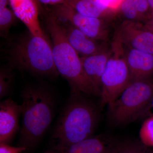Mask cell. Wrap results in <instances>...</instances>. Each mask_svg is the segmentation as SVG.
I'll return each instance as SVG.
<instances>
[{"instance_id":"cell-13","label":"cell","mask_w":153,"mask_h":153,"mask_svg":"<svg viewBox=\"0 0 153 153\" xmlns=\"http://www.w3.org/2000/svg\"><path fill=\"white\" fill-rule=\"evenodd\" d=\"M111 54L112 48L110 44L98 53L80 57L83 70L93 87L96 96H100L102 76Z\"/></svg>"},{"instance_id":"cell-21","label":"cell","mask_w":153,"mask_h":153,"mask_svg":"<svg viewBox=\"0 0 153 153\" xmlns=\"http://www.w3.org/2000/svg\"><path fill=\"white\" fill-rule=\"evenodd\" d=\"M27 151L24 147L11 146L9 144L0 143V153H22Z\"/></svg>"},{"instance_id":"cell-5","label":"cell","mask_w":153,"mask_h":153,"mask_svg":"<svg viewBox=\"0 0 153 153\" xmlns=\"http://www.w3.org/2000/svg\"><path fill=\"white\" fill-rule=\"evenodd\" d=\"M153 97V78L131 82L108 105V119L114 126L137 120Z\"/></svg>"},{"instance_id":"cell-19","label":"cell","mask_w":153,"mask_h":153,"mask_svg":"<svg viewBox=\"0 0 153 153\" xmlns=\"http://www.w3.org/2000/svg\"><path fill=\"white\" fill-rule=\"evenodd\" d=\"M141 142L146 147H153V115L145 119L139 132Z\"/></svg>"},{"instance_id":"cell-22","label":"cell","mask_w":153,"mask_h":153,"mask_svg":"<svg viewBox=\"0 0 153 153\" xmlns=\"http://www.w3.org/2000/svg\"><path fill=\"white\" fill-rule=\"evenodd\" d=\"M39 4L55 6L68 4V0H37Z\"/></svg>"},{"instance_id":"cell-12","label":"cell","mask_w":153,"mask_h":153,"mask_svg":"<svg viewBox=\"0 0 153 153\" xmlns=\"http://www.w3.org/2000/svg\"><path fill=\"white\" fill-rule=\"evenodd\" d=\"M17 19L22 21L34 36L47 39L39 20V5L37 0H9Z\"/></svg>"},{"instance_id":"cell-20","label":"cell","mask_w":153,"mask_h":153,"mask_svg":"<svg viewBox=\"0 0 153 153\" xmlns=\"http://www.w3.org/2000/svg\"><path fill=\"white\" fill-rule=\"evenodd\" d=\"M13 68L8 65L1 68L0 71V98L2 99L8 94L13 78Z\"/></svg>"},{"instance_id":"cell-1","label":"cell","mask_w":153,"mask_h":153,"mask_svg":"<svg viewBox=\"0 0 153 153\" xmlns=\"http://www.w3.org/2000/svg\"><path fill=\"white\" fill-rule=\"evenodd\" d=\"M87 95L71 92L52 136L57 152L94 135L101 108Z\"/></svg>"},{"instance_id":"cell-9","label":"cell","mask_w":153,"mask_h":153,"mask_svg":"<svg viewBox=\"0 0 153 153\" xmlns=\"http://www.w3.org/2000/svg\"><path fill=\"white\" fill-rule=\"evenodd\" d=\"M57 18L68 43L81 57L94 55L109 46L108 42L92 39L69 22Z\"/></svg>"},{"instance_id":"cell-23","label":"cell","mask_w":153,"mask_h":153,"mask_svg":"<svg viewBox=\"0 0 153 153\" xmlns=\"http://www.w3.org/2000/svg\"><path fill=\"white\" fill-rule=\"evenodd\" d=\"M152 115H153V97L143 111L140 114L137 120L145 119Z\"/></svg>"},{"instance_id":"cell-24","label":"cell","mask_w":153,"mask_h":153,"mask_svg":"<svg viewBox=\"0 0 153 153\" xmlns=\"http://www.w3.org/2000/svg\"><path fill=\"white\" fill-rule=\"evenodd\" d=\"M8 4H10L9 0H0V9L7 7Z\"/></svg>"},{"instance_id":"cell-4","label":"cell","mask_w":153,"mask_h":153,"mask_svg":"<svg viewBox=\"0 0 153 153\" xmlns=\"http://www.w3.org/2000/svg\"><path fill=\"white\" fill-rule=\"evenodd\" d=\"M45 22L52 39L53 60L58 74L67 80L71 92L95 95L83 70L81 58L68 43L57 17L50 13Z\"/></svg>"},{"instance_id":"cell-25","label":"cell","mask_w":153,"mask_h":153,"mask_svg":"<svg viewBox=\"0 0 153 153\" xmlns=\"http://www.w3.org/2000/svg\"><path fill=\"white\" fill-rule=\"evenodd\" d=\"M146 1L148 3H149L150 7L151 10H152V13L153 18V0H146Z\"/></svg>"},{"instance_id":"cell-18","label":"cell","mask_w":153,"mask_h":153,"mask_svg":"<svg viewBox=\"0 0 153 153\" xmlns=\"http://www.w3.org/2000/svg\"><path fill=\"white\" fill-rule=\"evenodd\" d=\"M109 153H148L142 143L131 141L115 142Z\"/></svg>"},{"instance_id":"cell-3","label":"cell","mask_w":153,"mask_h":153,"mask_svg":"<svg viewBox=\"0 0 153 153\" xmlns=\"http://www.w3.org/2000/svg\"><path fill=\"white\" fill-rule=\"evenodd\" d=\"M22 121L18 146L31 151L37 146L52 123L55 99L41 86H28L21 94Z\"/></svg>"},{"instance_id":"cell-8","label":"cell","mask_w":153,"mask_h":153,"mask_svg":"<svg viewBox=\"0 0 153 153\" xmlns=\"http://www.w3.org/2000/svg\"><path fill=\"white\" fill-rule=\"evenodd\" d=\"M113 41L153 55V31L146 24L122 21L115 29Z\"/></svg>"},{"instance_id":"cell-16","label":"cell","mask_w":153,"mask_h":153,"mask_svg":"<svg viewBox=\"0 0 153 153\" xmlns=\"http://www.w3.org/2000/svg\"><path fill=\"white\" fill-rule=\"evenodd\" d=\"M68 5L79 13L111 22L116 13L102 4L101 0H68Z\"/></svg>"},{"instance_id":"cell-15","label":"cell","mask_w":153,"mask_h":153,"mask_svg":"<svg viewBox=\"0 0 153 153\" xmlns=\"http://www.w3.org/2000/svg\"><path fill=\"white\" fill-rule=\"evenodd\" d=\"M115 142L105 134L93 135L56 153H109Z\"/></svg>"},{"instance_id":"cell-28","label":"cell","mask_w":153,"mask_h":153,"mask_svg":"<svg viewBox=\"0 0 153 153\" xmlns=\"http://www.w3.org/2000/svg\"><path fill=\"white\" fill-rule=\"evenodd\" d=\"M37 2H38V1H37Z\"/></svg>"},{"instance_id":"cell-17","label":"cell","mask_w":153,"mask_h":153,"mask_svg":"<svg viewBox=\"0 0 153 153\" xmlns=\"http://www.w3.org/2000/svg\"><path fill=\"white\" fill-rule=\"evenodd\" d=\"M17 18L12 10L5 7L0 9V34L7 39L10 37V28L16 23Z\"/></svg>"},{"instance_id":"cell-27","label":"cell","mask_w":153,"mask_h":153,"mask_svg":"<svg viewBox=\"0 0 153 153\" xmlns=\"http://www.w3.org/2000/svg\"><path fill=\"white\" fill-rule=\"evenodd\" d=\"M146 150L148 153H153V150L149 149L147 147H146Z\"/></svg>"},{"instance_id":"cell-26","label":"cell","mask_w":153,"mask_h":153,"mask_svg":"<svg viewBox=\"0 0 153 153\" xmlns=\"http://www.w3.org/2000/svg\"><path fill=\"white\" fill-rule=\"evenodd\" d=\"M146 25H147L148 27L153 31V18L150 22H149L148 24H146Z\"/></svg>"},{"instance_id":"cell-7","label":"cell","mask_w":153,"mask_h":153,"mask_svg":"<svg viewBox=\"0 0 153 153\" xmlns=\"http://www.w3.org/2000/svg\"><path fill=\"white\" fill-rule=\"evenodd\" d=\"M51 13L58 19L69 22L92 39L107 42L109 41L111 22L108 21L84 16L68 4L53 6Z\"/></svg>"},{"instance_id":"cell-2","label":"cell","mask_w":153,"mask_h":153,"mask_svg":"<svg viewBox=\"0 0 153 153\" xmlns=\"http://www.w3.org/2000/svg\"><path fill=\"white\" fill-rule=\"evenodd\" d=\"M4 53L8 66L38 76L56 77L52 47L47 39L28 32L7 39Z\"/></svg>"},{"instance_id":"cell-14","label":"cell","mask_w":153,"mask_h":153,"mask_svg":"<svg viewBox=\"0 0 153 153\" xmlns=\"http://www.w3.org/2000/svg\"><path fill=\"white\" fill-rule=\"evenodd\" d=\"M123 21L147 24L152 19V10L146 0H124L117 11Z\"/></svg>"},{"instance_id":"cell-10","label":"cell","mask_w":153,"mask_h":153,"mask_svg":"<svg viewBox=\"0 0 153 153\" xmlns=\"http://www.w3.org/2000/svg\"><path fill=\"white\" fill-rule=\"evenodd\" d=\"M22 105L10 98L0 104V143L9 144L19 130V120L22 114Z\"/></svg>"},{"instance_id":"cell-11","label":"cell","mask_w":153,"mask_h":153,"mask_svg":"<svg viewBox=\"0 0 153 153\" xmlns=\"http://www.w3.org/2000/svg\"><path fill=\"white\" fill-rule=\"evenodd\" d=\"M123 52L131 82L153 78V55L123 46Z\"/></svg>"},{"instance_id":"cell-6","label":"cell","mask_w":153,"mask_h":153,"mask_svg":"<svg viewBox=\"0 0 153 153\" xmlns=\"http://www.w3.org/2000/svg\"><path fill=\"white\" fill-rule=\"evenodd\" d=\"M111 44L112 54L100 81L101 108L114 101L131 83L130 73L124 57L123 46L114 41Z\"/></svg>"}]
</instances>
